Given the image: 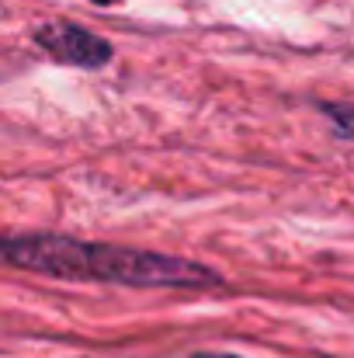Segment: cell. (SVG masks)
<instances>
[{"label": "cell", "instance_id": "277c9868", "mask_svg": "<svg viewBox=\"0 0 354 358\" xmlns=\"http://www.w3.org/2000/svg\"><path fill=\"white\" fill-rule=\"evenodd\" d=\"M184 358H239L233 352H195V355H184Z\"/></svg>", "mask_w": 354, "mask_h": 358}, {"label": "cell", "instance_id": "3957f363", "mask_svg": "<svg viewBox=\"0 0 354 358\" xmlns=\"http://www.w3.org/2000/svg\"><path fill=\"white\" fill-rule=\"evenodd\" d=\"M320 112L337 129L341 139H354V105H344V101H320Z\"/></svg>", "mask_w": 354, "mask_h": 358}, {"label": "cell", "instance_id": "7a4b0ae2", "mask_svg": "<svg viewBox=\"0 0 354 358\" xmlns=\"http://www.w3.org/2000/svg\"><path fill=\"white\" fill-rule=\"evenodd\" d=\"M31 42L49 59H56L63 66H80V70H101L115 56L108 38H101L98 31H91L77 21H45L31 31Z\"/></svg>", "mask_w": 354, "mask_h": 358}, {"label": "cell", "instance_id": "6da1fadb", "mask_svg": "<svg viewBox=\"0 0 354 358\" xmlns=\"http://www.w3.org/2000/svg\"><path fill=\"white\" fill-rule=\"evenodd\" d=\"M0 261L21 271L49 275V278L105 282V285H128V289L209 292V289L226 285L216 268L177 257V254L77 240L66 234H3Z\"/></svg>", "mask_w": 354, "mask_h": 358}, {"label": "cell", "instance_id": "5b68a950", "mask_svg": "<svg viewBox=\"0 0 354 358\" xmlns=\"http://www.w3.org/2000/svg\"><path fill=\"white\" fill-rule=\"evenodd\" d=\"M91 3H98V7H112V3H118V0H91Z\"/></svg>", "mask_w": 354, "mask_h": 358}]
</instances>
